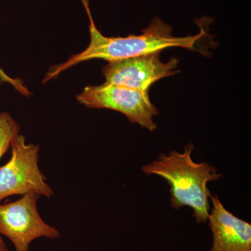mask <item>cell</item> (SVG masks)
Instances as JSON below:
<instances>
[{
    "label": "cell",
    "instance_id": "7",
    "mask_svg": "<svg viewBox=\"0 0 251 251\" xmlns=\"http://www.w3.org/2000/svg\"><path fill=\"white\" fill-rule=\"evenodd\" d=\"M209 226L213 243L209 251H251V224L226 209L217 195H211Z\"/></svg>",
    "mask_w": 251,
    "mask_h": 251
},
{
    "label": "cell",
    "instance_id": "3",
    "mask_svg": "<svg viewBox=\"0 0 251 251\" xmlns=\"http://www.w3.org/2000/svg\"><path fill=\"white\" fill-rule=\"evenodd\" d=\"M11 157L0 167V202L16 195H39L51 198L54 193L39 166V145L27 144L18 134L11 140Z\"/></svg>",
    "mask_w": 251,
    "mask_h": 251
},
{
    "label": "cell",
    "instance_id": "5",
    "mask_svg": "<svg viewBox=\"0 0 251 251\" xmlns=\"http://www.w3.org/2000/svg\"><path fill=\"white\" fill-rule=\"evenodd\" d=\"M39 195L30 193L15 202L0 204V234L12 242L16 251H29L31 243L39 238L54 240L60 236L39 214Z\"/></svg>",
    "mask_w": 251,
    "mask_h": 251
},
{
    "label": "cell",
    "instance_id": "8",
    "mask_svg": "<svg viewBox=\"0 0 251 251\" xmlns=\"http://www.w3.org/2000/svg\"><path fill=\"white\" fill-rule=\"evenodd\" d=\"M20 126L8 112L0 113V159L10 148L11 140L19 134Z\"/></svg>",
    "mask_w": 251,
    "mask_h": 251
},
{
    "label": "cell",
    "instance_id": "1",
    "mask_svg": "<svg viewBox=\"0 0 251 251\" xmlns=\"http://www.w3.org/2000/svg\"><path fill=\"white\" fill-rule=\"evenodd\" d=\"M90 19V42L87 49L80 53L74 54L65 62L50 68L43 83L49 82L71 67L81 62L93 59H103L108 62L122 60L161 52L168 48L180 47L197 50L196 45L202 39L204 32L195 36L175 37L173 27L166 24L159 17H155L151 24L142 31L140 35H129L126 37H106L99 31L94 24L88 0H81Z\"/></svg>",
    "mask_w": 251,
    "mask_h": 251
},
{
    "label": "cell",
    "instance_id": "6",
    "mask_svg": "<svg viewBox=\"0 0 251 251\" xmlns=\"http://www.w3.org/2000/svg\"><path fill=\"white\" fill-rule=\"evenodd\" d=\"M160 54L161 52H156L108 62L103 68L105 82L149 92L151 85L156 81L180 72L175 70L179 59L172 58L163 63L160 59Z\"/></svg>",
    "mask_w": 251,
    "mask_h": 251
},
{
    "label": "cell",
    "instance_id": "4",
    "mask_svg": "<svg viewBox=\"0 0 251 251\" xmlns=\"http://www.w3.org/2000/svg\"><path fill=\"white\" fill-rule=\"evenodd\" d=\"M76 98L87 108L115 110L125 115L131 123L145 129H156L153 117L158 115V111L150 100L149 92L105 82L86 87Z\"/></svg>",
    "mask_w": 251,
    "mask_h": 251
},
{
    "label": "cell",
    "instance_id": "10",
    "mask_svg": "<svg viewBox=\"0 0 251 251\" xmlns=\"http://www.w3.org/2000/svg\"><path fill=\"white\" fill-rule=\"evenodd\" d=\"M0 251H9L5 244L4 239L0 236Z\"/></svg>",
    "mask_w": 251,
    "mask_h": 251
},
{
    "label": "cell",
    "instance_id": "9",
    "mask_svg": "<svg viewBox=\"0 0 251 251\" xmlns=\"http://www.w3.org/2000/svg\"><path fill=\"white\" fill-rule=\"evenodd\" d=\"M0 80H1V82H7V83L12 85L19 93L25 96V97H29L31 94V92L27 90V87L23 83L22 81L20 79L12 78V77H9L1 69H0Z\"/></svg>",
    "mask_w": 251,
    "mask_h": 251
},
{
    "label": "cell",
    "instance_id": "2",
    "mask_svg": "<svg viewBox=\"0 0 251 251\" xmlns=\"http://www.w3.org/2000/svg\"><path fill=\"white\" fill-rule=\"evenodd\" d=\"M193 150L194 145L190 143L183 153L172 151L168 154L161 153L156 160L142 167V171L145 174L158 175L166 180L170 185L172 207L179 209L189 206L196 222L205 224L209 215L211 195L207 184L219 180L223 175L206 162L193 161Z\"/></svg>",
    "mask_w": 251,
    "mask_h": 251
}]
</instances>
